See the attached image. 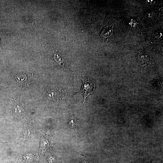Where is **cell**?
Listing matches in <instances>:
<instances>
[{
    "instance_id": "1",
    "label": "cell",
    "mask_w": 163,
    "mask_h": 163,
    "mask_svg": "<svg viewBox=\"0 0 163 163\" xmlns=\"http://www.w3.org/2000/svg\"><path fill=\"white\" fill-rule=\"evenodd\" d=\"M81 79L82 80L83 83L82 88L80 93L83 95L84 103L86 98L94 92L95 83L94 80L92 78H81Z\"/></svg>"
},
{
    "instance_id": "2",
    "label": "cell",
    "mask_w": 163,
    "mask_h": 163,
    "mask_svg": "<svg viewBox=\"0 0 163 163\" xmlns=\"http://www.w3.org/2000/svg\"><path fill=\"white\" fill-rule=\"evenodd\" d=\"M8 108L14 116H21L24 112V108L22 105L12 99H10L9 101Z\"/></svg>"
},
{
    "instance_id": "3",
    "label": "cell",
    "mask_w": 163,
    "mask_h": 163,
    "mask_svg": "<svg viewBox=\"0 0 163 163\" xmlns=\"http://www.w3.org/2000/svg\"><path fill=\"white\" fill-rule=\"evenodd\" d=\"M138 61L143 65H147L151 61V57L147 53H141L138 55Z\"/></svg>"
},
{
    "instance_id": "4",
    "label": "cell",
    "mask_w": 163,
    "mask_h": 163,
    "mask_svg": "<svg viewBox=\"0 0 163 163\" xmlns=\"http://www.w3.org/2000/svg\"><path fill=\"white\" fill-rule=\"evenodd\" d=\"M74 120H71V121L69 122V126L70 128L76 129L80 127L79 121L75 119Z\"/></svg>"
}]
</instances>
